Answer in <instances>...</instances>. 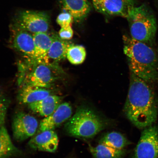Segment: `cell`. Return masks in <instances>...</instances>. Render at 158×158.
Returning a JSON list of instances; mask_svg holds the SVG:
<instances>
[{"mask_svg": "<svg viewBox=\"0 0 158 158\" xmlns=\"http://www.w3.org/2000/svg\"><path fill=\"white\" fill-rule=\"evenodd\" d=\"M124 112L128 120L141 129L153 125L157 119L158 106L152 89L131 72Z\"/></svg>", "mask_w": 158, "mask_h": 158, "instance_id": "6da1fadb", "label": "cell"}, {"mask_svg": "<svg viewBox=\"0 0 158 158\" xmlns=\"http://www.w3.org/2000/svg\"><path fill=\"white\" fill-rule=\"evenodd\" d=\"M123 51L130 72L149 84L158 80V58L155 51L146 43L123 35Z\"/></svg>", "mask_w": 158, "mask_h": 158, "instance_id": "7a4b0ae2", "label": "cell"}, {"mask_svg": "<svg viewBox=\"0 0 158 158\" xmlns=\"http://www.w3.org/2000/svg\"><path fill=\"white\" fill-rule=\"evenodd\" d=\"M127 19L132 38L147 44L152 43L157 24L155 15L149 7L145 4L133 7Z\"/></svg>", "mask_w": 158, "mask_h": 158, "instance_id": "3957f363", "label": "cell"}, {"mask_svg": "<svg viewBox=\"0 0 158 158\" xmlns=\"http://www.w3.org/2000/svg\"><path fill=\"white\" fill-rule=\"evenodd\" d=\"M104 127L103 121L93 110L82 106L68 120L64 128L70 136L88 139L94 137Z\"/></svg>", "mask_w": 158, "mask_h": 158, "instance_id": "277c9868", "label": "cell"}, {"mask_svg": "<svg viewBox=\"0 0 158 158\" xmlns=\"http://www.w3.org/2000/svg\"><path fill=\"white\" fill-rule=\"evenodd\" d=\"M50 18L43 12L25 10L21 12L16 17L14 27L35 33L47 32Z\"/></svg>", "mask_w": 158, "mask_h": 158, "instance_id": "5b68a950", "label": "cell"}, {"mask_svg": "<svg viewBox=\"0 0 158 158\" xmlns=\"http://www.w3.org/2000/svg\"><path fill=\"white\" fill-rule=\"evenodd\" d=\"M133 158H158V128L152 125L143 129L135 149Z\"/></svg>", "mask_w": 158, "mask_h": 158, "instance_id": "8992f818", "label": "cell"}, {"mask_svg": "<svg viewBox=\"0 0 158 158\" xmlns=\"http://www.w3.org/2000/svg\"><path fill=\"white\" fill-rule=\"evenodd\" d=\"M38 127V121L33 116L24 112H18L13 120V138L17 141H24L34 135Z\"/></svg>", "mask_w": 158, "mask_h": 158, "instance_id": "52a82bcc", "label": "cell"}, {"mask_svg": "<svg viewBox=\"0 0 158 158\" xmlns=\"http://www.w3.org/2000/svg\"><path fill=\"white\" fill-rule=\"evenodd\" d=\"M56 66L37 63L27 75L26 85L47 89L50 87L58 78L52 69Z\"/></svg>", "mask_w": 158, "mask_h": 158, "instance_id": "ba28073f", "label": "cell"}, {"mask_svg": "<svg viewBox=\"0 0 158 158\" xmlns=\"http://www.w3.org/2000/svg\"><path fill=\"white\" fill-rule=\"evenodd\" d=\"M96 10L107 15L127 18L134 4L132 0H92Z\"/></svg>", "mask_w": 158, "mask_h": 158, "instance_id": "9c48e42d", "label": "cell"}, {"mask_svg": "<svg viewBox=\"0 0 158 158\" xmlns=\"http://www.w3.org/2000/svg\"><path fill=\"white\" fill-rule=\"evenodd\" d=\"M72 108L70 103L65 102L60 104L50 115L41 120L38 133L47 130H54L72 117Z\"/></svg>", "mask_w": 158, "mask_h": 158, "instance_id": "30bf717a", "label": "cell"}, {"mask_svg": "<svg viewBox=\"0 0 158 158\" xmlns=\"http://www.w3.org/2000/svg\"><path fill=\"white\" fill-rule=\"evenodd\" d=\"M13 29V47L27 58L35 61V45L33 35L23 30L15 27Z\"/></svg>", "mask_w": 158, "mask_h": 158, "instance_id": "8fae6325", "label": "cell"}, {"mask_svg": "<svg viewBox=\"0 0 158 158\" xmlns=\"http://www.w3.org/2000/svg\"><path fill=\"white\" fill-rule=\"evenodd\" d=\"M58 135L54 130H47L32 138L28 143L29 147L37 151L53 153L58 148Z\"/></svg>", "mask_w": 158, "mask_h": 158, "instance_id": "7c38bea8", "label": "cell"}, {"mask_svg": "<svg viewBox=\"0 0 158 158\" xmlns=\"http://www.w3.org/2000/svg\"><path fill=\"white\" fill-rule=\"evenodd\" d=\"M33 35L35 45V62L49 64L47 54L54 41V37L51 36L47 32L36 33Z\"/></svg>", "mask_w": 158, "mask_h": 158, "instance_id": "4fadbf2b", "label": "cell"}, {"mask_svg": "<svg viewBox=\"0 0 158 158\" xmlns=\"http://www.w3.org/2000/svg\"><path fill=\"white\" fill-rule=\"evenodd\" d=\"M62 97L51 94L39 101L28 105L29 107L35 113L46 117L52 114L62 100Z\"/></svg>", "mask_w": 158, "mask_h": 158, "instance_id": "5bb4252c", "label": "cell"}, {"mask_svg": "<svg viewBox=\"0 0 158 158\" xmlns=\"http://www.w3.org/2000/svg\"><path fill=\"white\" fill-rule=\"evenodd\" d=\"M51 94L47 88L25 85L20 90L18 98L21 104L28 105L42 100Z\"/></svg>", "mask_w": 158, "mask_h": 158, "instance_id": "9a60e30c", "label": "cell"}, {"mask_svg": "<svg viewBox=\"0 0 158 158\" xmlns=\"http://www.w3.org/2000/svg\"><path fill=\"white\" fill-rule=\"evenodd\" d=\"M63 7L70 13L74 20L80 22L87 17L90 11L88 0H61Z\"/></svg>", "mask_w": 158, "mask_h": 158, "instance_id": "2e32d148", "label": "cell"}, {"mask_svg": "<svg viewBox=\"0 0 158 158\" xmlns=\"http://www.w3.org/2000/svg\"><path fill=\"white\" fill-rule=\"evenodd\" d=\"M53 37L54 41L47 54L49 64L50 60L56 62L66 59L68 49L73 44L70 41L60 39L59 36L55 35Z\"/></svg>", "mask_w": 158, "mask_h": 158, "instance_id": "e0dca14e", "label": "cell"}, {"mask_svg": "<svg viewBox=\"0 0 158 158\" xmlns=\"http://www.w3.org/2000/svg\"><path fill=\"white\" fill-rule=\"evenodd\" d=\"M20 151L13 144L4 126L0 127V158H10L17 155Z\"/></svg>", "mask_w": 158, "mask_h": 158, "instance_id": "ac0fdd59", "label": "cell"}, {"mask_svg": "<svg viewBox=\"0 0 158 158\" xmlns=\"http://www.w3.org/2000/svg\"><path fill=\"white\" fill-rule=\"evenodd\" d=\"M94 158H121L125 153L124 150H118L100 143L95 147L89 146Z\"/></svg>", "mask_w": 158, "mask_h": 158, "instance_id": "d6986e66", "label": "cell"}, {"mask_svg": "<svg viewBox=\"0 0 158 158\" xmlns=\"http://www.w3.org/2000/svg\"><path fill=\"white\" fill-rule=\"evenodd\" d=\"M100 143L114 149L124 150L130 144L127 138L121 133L112 132L105 135L100 140Z\"/></svg>", "mask_w": 158, "mask_h": 158, "instance_id": "ffe728a7", "label": "cell"}, {"mask_svg": "<svg viewBox=\"0 0 158 158\" xmlns=\"http://www.w3.org/2000/svg\"><path fill=\"white\" fill-rule=\"evenodd\" d=\"M86 56V50L84 46L73 44L68 49L66 58L71 64L79 65L84 62Z\"/></svg>", "mask_w": 158, "mask_h": 158, "instance_id": "44dd1931", "label": "cell"}, {"mask_svg": "<svg viewBox=\"0 0 158 158\" xmlns=\"http://www.w3.org/2000/svg\"><path fill=\"white\" fill-rule=\"evenodd\" d=\"M9 102L0 90V126L4 123Z\"/></svg>", "mask_w": 158, "mask_h": 158, "instance_id": "7402d4cb", "label": "cell"}, {"mask_svg": "<svg viewBox=\"0 0 158 158\" xmlns=\"http://www.w3.org/2000/svg\"><path fill=\"white\" fill-rule=\"evenodd\" d=\"M74 20L72 15L68 12H63L59 14L56 19V22L61 27L72 25Z\"/></svg>", "mask_w": 158, "mask_h": 158, "instance_id": "603a6c76", "label": "cell"}, {"mask_svg": "<svg viewBox=\"0 0 158 158\" xmlns=\"http://www.w3.org/2000/svg\"><path fill=\"white\" fill-rule=\"evenodd\" d=\"M73 34V31L70 25L61 27L59 32V36L64 40H68L72 38Z\"/></svg>", "mask_w": 158, "mask_h": 158, "instance_id": "cb8c5ba5", "label": "cell"}]
</instances>
